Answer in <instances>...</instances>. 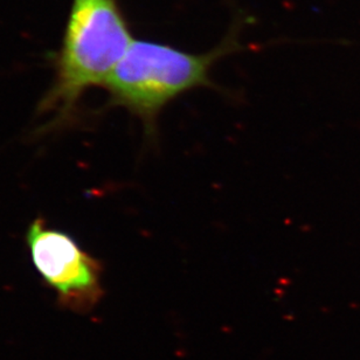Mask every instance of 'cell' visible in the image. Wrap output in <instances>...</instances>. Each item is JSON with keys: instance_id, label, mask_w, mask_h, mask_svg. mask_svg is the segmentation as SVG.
I'll list each match as a JSON object with an SVG mask.
<instances>
[{"instance_id": "cell-1", "label": "cell", "mask_w": 360, "mask_h": 360, "mask_svg": "<svg viewBox=\"0 0 360 360\" xmlns=\"http://www.w3.org/2000/svg\"><path fill=\"white\" fill-rule=\"evenodd\" d=\"M229 49V45L221 46L193 54L157 42L134 40L104 84L109 104L124 108L139 118L146 139L155 142L164 108L190 90L213 87L210 72Z\"/></svg>"}, {"instance_id": "cell-2", "label": "cell", "mask_w": 360, "mask_h": 360, "mask_svg": "<svg viewBox=\"0 0 360 360\" xmlns=\"http://www.w3.org/2000/svg\"><path fill=\"white\" fill-rule=\"evenodd\" d=\"M132 41L115 0H74L56 81L40 110L68 120L86 90L103 87Z\"/></svg>"}, {"instance_id": "cell-3", "label": "cell", "mask_w": 360, "mask_h": 360, "mask_svg": "<svg viewBox=\"0 0 360 360\" xmlns=\"http://www.w3.org/2000/svg\"><path fill=\"white\" fill-rule=\"evenodd\" d=\"M26 243L32 262L42 281L70 311L88 312L103 296V267L68 233L52 229L41 218L27 229Z\"/></svg>"}]
</instances>
